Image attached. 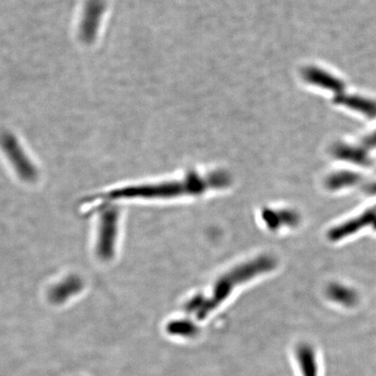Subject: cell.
<instances>
[{
	"label": "cell",
	"mask_w": 376,
	"mask_h": 376,
	"mask_svg": "<svg viewBox=\"0 0 376 376\" xmlns=\"http://www.w3.org/2000/svg\"><path fill=\"white\" fill-rule=\"evenodd\" d=\"M117 218L116 212L110 211L104 215L101 222L98 253L104 260L109 259L113 253L117 234Z\"/></svg>",
	"instance_id": "3"
},
{
	"label": "cell",
	"mask_w": 376,
	"mask_h": 376,
	"mask_svg": "<svg viewBox=\"0 0 376 376\" xmlns=\"http://www.w3.org/2000/svg\"><path fill=\"white\" fill-rule=\"evenodd\" d=\"M296 356L303 376H318L316 353L311 346L307 344L299 346Z\"/></svg>",
	"instance_id": "5"
},
{
	"label": "cell",
	"mask_w": 376,
	"mask_h": 376,
	"mask_svg": "<svg viewBox=\"0 0 376 376\" xmlns=\"http://www.w3.org/2000/svg\"><path fill=\"white\" fill-rule=\"evenodd\" d=\"M336 102L346 104L369 117H376V103L360 97H338Z\"/></svg>",
	"instance_id": "7"
},
{
	"label": "cell",
	"mask_w": 376,
	"mask_h": 376,
	"mask_svg": "<svg viewBox=\"0 0 376 376\" xmlns=\"http://www.w3.org/2000/svg\"><path fill=\"white\" fill-rule=\"evenodd\" d=\"M166 328L170 335L181 338H192L198 332L197 327L188 320H173Z\"/></svg>",
	"instance_id": "10"
},
{
	"label": "cell",
	"mask_w": 376,
	"mask_h": 376,
	"mask_svg": "<svg viewBox=\"0 0 376 376\" xmlns=\"http://www.w3.org/2000/svg\"><path fill=\"white\" fill-rule=\"evenodd\" d=\"M274 265L272 259L265 257L261 261H255L253 263L247 264L238 271L237 269L234 271L219 283L217 287H215L214 294L210 300H192L186 306V309L189 312H195L199 319H204L209 313L217 309L230 296L234 284L241 283V281L248 280V278L263 273L264 270H269Z\"/></svg>",
	"instance_id": "2"
},
{
	"label": "cell",
	"mask_w": 376,
	"mask_h": 376,
	"mask_svg": "<svg viewBox=\"0 0 376 376\" xmlns=\"http://www.w3.org/2000/svg\"><path fill=\"white\" fill-rule=\"evenodd\" d=\"M359 176L349 172L335 173L328 179V186L331 189H339L342 186H351L357 182Z\"/></svg>",
	"instance_id": "12"
},
{
	"label": "cell",
	"mask_w": 376,
	"mask_h": 376,
	"mask_svg": "<svg viewBox=\"0 0 376 376\" xmlns=\"http://www.w3.org/2000/svg\"><path fill=\"white\" fill-rule=\"evenodd\" d=\"M80 287V284L77 280L65 281L52 291L51 300L55 303L63 302L68 297L73 296L76 294Z\"/></svg>",
	"instance_id": "9"
},
{
	"label": "cell",
	"mask_w": 376,
	"mask_h": 376,
	"mask_svg": "<svg viewBox=\"0 0 376 376\" xmlns=\"http://www.w3.org/2000/svg\"><path fill=\"white\" fill-rule=\"evenodd\" d=\"M230 178L223 173H212L201 176L192 175L182 181L162 183V184L132 186L111 192L112 199L129 198H172L182 195H199L211 188H221L228 184Z\"/></svg>",
	"instance_id": "1"
},
{
	"label": "cell",
	"mask_w": 376,
	"mask_h": 376,
	"mask_svg": "<svg viewBox=\"0 0 376 376\" xmlns=\"http://www.w3.org/2000/svg\"><path fill=\"white\" fill-rule=\"evenodd\" d=\"M306 78L312 83L319 85L320 87L328 88L333 91H341L343 88V84L336 78H333L331 75L325 73L322 70L309 69L306 71Z\"/></svg>",
	"instance_id": "6"
},
{
	"label": "cell",
	"mask_w": 376,
	"mask_h": 376,
	"mask_svg": "<svg viewBox=\"0 0 376 376\" xmlns=\"http://www.w3.org/2000/svg\"><path fill=\"white\" fill-rule=\"evenodd\" d=\"M336 157L346 159L348 162L357 163L361 165H368L369 159L362 149L349 146H338L333 151Z\"/></svg>",
	"instance_id": "8"
},
{
	"label": "cell",
	"mask_w": 376,
	"mask_h": 376,
	"mask_svg": "<svg viewBox=\"0 0 376 376\" xmlns=\"http://www.w3.org/2000/svg\"><path fill=\"white\" fill-rule=\"evenodd\" d=\"M376 219V208L372 209V210L365 212L361 217L355 219L348 223L340 225V227L335 228L332 231H330L329 238L332 241L341 240L342 238H345L346 235L355 233L358 231L360 228L365 227L366 225L374 221Z\"/></svg>",
	"instance_id": "4"
},
{
	"label": "cell",
	"mask_w": 376,
	"mask_h": 376,
	"mask_svg": "<svg viewBox=\"0 0 376 376\" xmlns=\"http://www.w3.org/2000/svg\"><path fill=\"white\" fill-rule=\"evenodd\" d=\"M364 145L368 147L376 146V132L369 135L364 140Z\"/></svg>",
	"instance_id": "13"
},
{
	"label": "cell",
	"mask_w": 376,
	"mask_h": 376,
	"mask_svg": "<svg viewBox=\"0 0 376 376\" xmlns=\"http://www.w3.org/2000/svg\"><path fill=\"white\" fill-rule=\"evenodd\" d=\"M330 298L343 305L351 306L355 302V294L345 287L335 285L329 290Z\"/></svg>",
	"instance_id": "11"
}]
</instances>
